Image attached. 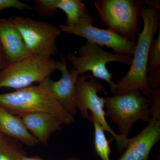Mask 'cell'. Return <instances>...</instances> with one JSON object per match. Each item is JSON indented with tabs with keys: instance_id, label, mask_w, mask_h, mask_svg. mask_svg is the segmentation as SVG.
<instances>
[{
	"instance_id": "6da1fadb",
	"label": "cell",
	"mask_w": 160,
	"mask_h": 160,
	"mask_svg": "<svg viewBox=\"0 0 160 160\" xmlns=\"http://www.w3.org/2000/svg\"><path fill=\"white\" fill-rule=\"evenodd\" d=\"M160 12L151 8L141 11L142 30L136 44L130 68L126 75L110 86L114 95L123 94L133 89L140 90L144 96L150 97L152 91L147 79V65L149 49L159 26Z\"/></svg>"
},
{
	"instance_id": "5b68a950",
	"label": "cell",
	"mask_w": 160,
	"mask_h": 160,
	"mask_svg": "<svg viewBox=\"0 0 160 160\" xmlns=\"http://www.w3.org/2000/svg\"><path fill=\"white\" fill-rule=\"evenodd\" d=\"M98 92H106L103 85L98 79L91 75L79 76L76 83L75 105L82 117L89 119V111L97 120L105 131L109 132L115 140L118 149L120 153L126 149L128 138L117 134L110 128L106 121V113L104 110L105 98L98 96Z\"/></svg>"
},
{
	"instance_id": "ac0fdd59",
	"label": "cell",
	"mask_w": 160,
	"mask_h": 160,
	"mask_svg": "<svg viewBox=\"0 0 160 160\" xmlns=\"http://www.w3.org/2000/svg\"><path fill=\"white\" fill-rule=\"evenodd\" d=\"M160 72V31L157 38L153 39L149 49L147 73Z\"/></svg>"
},
{
	"instance_id": "3957f363",
	"label": "cell",
	"mask_w": 160,
	"mask_h": 160,
	"mask_svg": "<svg viewBox=\"0 0 160 160\" xmlns=\"http://www.w3.org/2000/svg\"><path fill=\"white\" fill-rule=\"evenodd\" d=\"M105 98L106 114L116 124L120 135L127 138L136 122L142 120L149 122L151 118L149 102L138 89Z\"/></svg>"
},
{
	"instance_id": "e0dca14e",
	"label": "cell",
	"mask_w": 160,
	"mask_h": 160,
	"mask_svg": "<svg viewBox=\"0 0 160 160\" xmlns=\"http://www.w3.org/2000/svg\"><path fill=\"white\" fill-rule=\"evenodd\" d=\"M24 153L18 141L2 134L0 138V160H18L19 156Z\"/></svg>"
},
{
	"instance_id": "8fae6325",
	"label": "cell",
	"mask_w": 160,
	"mask_h": 160,
	"mask_svg": "<svg viewBox=\"0 0 160 160\" xmlns=\"http://www.w3.org/2000/svg\"><path fill=\"white\" fill-rule=\"evenodd\" d=\"M160 139V115L151 116L138 135L128 139L126 150L118 160H149L150 152Z\"/></svg>"
},
{
	"instance_id": "52a82bcc",
	"label": "cell",
	"mask_w": 160,
	"mask_h": 160,
	"mask_svg": "<svg viewBox=\"0 0 160 160\" xmlns=\"http://www.w3.org/2000/svg\"><path fill=\"white\" fill-rule=\"evenodd\" d=\"M67 58L72 64L71 69L79 76L90 71L92 77L105 81L110 87L114 82L107 64L117 62L130 66L132 58L131 56L108 52L101 46L87 42L80 48L78 56L69 52Z\"/></svg>"
},
{
	"instance_id": "5bb4252c",
	"label": "cell",
	"mask_w": 160,
	"mask_h": 160,
	"mask_svg": "<svg viewBox=\"0 0 160 160\" xmlns=\"http://www.w3.org/2000/svg\"><path fill=\"white\" fill-rule=\"evenodd\" d=\"M20 117L29 132L44 145H47L51 135L60 131L63 125L58 118L46 112L28 113Z\"/></svg>"
},
{
	"instance_id": "44dd1931",
	"label": "cell",
	"mask_w": 160,
	"mask_h": 160,
	"mask_svg": "<svg viewBox=\"0 0 160 160\" xmlns=\"http://www.w3.org/2000/svg\"><path fill=\"white\" fill-rule=\"evenodd\" d=\"M8 63L2 48L0 44V71L5 67Z\"/></svg>"
},
{
	"instance_id": "ffe728a7",
	"label": "cell",
	"mask_w": 160,
	"mask_h": 160,
	"mask_svg": "<svg viewBox=\"0 0 160 160\" xmlns=\"http://www.w3.org/2000/svg\"><path fill=\"white\" fill-rule=\"evenodd\" d=\"M142 3H146L149 8L154 9L156 11L160 12V1H142Z\"/></svg>"
},
{
	"instance_id": "7c38bea8",
	"label": "cell",
	"mask_w": 160,
	"mask_h": 160,
	"mask_svg": "<svg viewBox=\"0 0 160 160\" xmlns=\"http://www.w3.org/2000/svg\"><path fill=\"white\" fill-rule=\"evenodd\" d=\"M0 44L8 63L17 62L32 56L27 49L12 18L0 19Z\"/></svg>"
},
{
	"instance_id": "4fadbf2b",
	"label": "cell",
	"mask_w": 160,
	"mask_h": 160,
	"mask_svg": "<svg viewBox=\"0 0 160 160\" xmlns=\"http://www.w3.org/2000/svg\"><path fill=\"white\" fill-rule=\"evenodd\" d=\"M33 2L35 9L43 15H51L58 9L64 12L67 18V26H73L92 17L81 0H35Z\"/></svg>"
},
{
	"instance_id": "7a4b0ae2",
	"label": "cell",
	"mask_w": 160,
	"mask_h": 160,
	"mask_svg": "<svg viewBox=\"0 0 160 160\" xmlns=\"http://www.w3.org/2000/svg\"><path fill=\"white\" fill-rule=\"evenodd\" d=\"M0 105L12 114L21 117L35 112L53 115L63 125L75 122L69 114L46 90L39 86H30L12 92L0 94Z\"/></svg>"
},
{
	"instance_id": "30bf717a",
	"label": "cell",
	"mask_w": 160,
	"mask_h": 160,
	"mask_svg": "<svg viewBox=\"0 0 160 160\" xmlns=\"http://www.w3.org/2000/svg\"><path fill=\"white\" fill-rule=\"evenodd\" d=\"M66 59L62 56L58 70L61 72L59 80L55 81L50 77L46 78L38 86L46 90L59 103L69 114L74 117L77 113L75 105L76 83L80 76L72 69L67 68Z\"/></svg>"
},
{
	"instance_id": "9a60e30c",
	"label": "cell",
	"mask_w": 160,
	"mask_h": 160,
	"mask_svg": "<svg viewBox=\"0 0 160 160\" xmlns=\"http://www.w3.org/2000/svg\"><path fill=\"white\" fill-rule=\"evenodd\" d=\"M0 132L29 147L39 143L28 131L21 117L9 112L1 105Z\"/></svg>"
},
{
	"instance_id": "ba28073f",
	"label": "cell",
	"mask_w": 160,
	"mask_h": 160,
	"mask_svg": "<svg viewBox=\"0 0 160 160\" xmlns=\"http://www.w3.org/2000/svg\"><path fill=\"white\" fill-rule=\"evenodd\" d=\"M12 20L32 55L51 58L57 53V41L62 33L58 27L23 17H15Z\"/></svg>"
},
{
	"instance_id": "8992f818",
	"label": "cell",
	"mask_w": 160,
	"mask_h": 160,
	"mask_svg": "<svg viewBox=\"0 0 160 160\" xmlns=\"http://www.w3.org/2000/svg\"><path fill=\"white\" fill-rule=\"evenodd\" d=\"M59 61L39 56L8 63L0 71V89L18 90L40 83L58 70Z\"/></svg>"
},
{
	"instance_id": "2e32d148",
	"label": "cell",
	"mask_w": 160,
	"mask_h": 160,
	"mask_svg": "<svg viewBox=\"0 0 160 160\" xmlns=\"http://www.w3.org/2000/svg\"><path fill=\"white\" fill-rule=\"evenodd\" d=\"M89 119L94 126V149L102 160H110L111 149L109 142L105 134V130L92 114H89Z\"/></svg>"
},
{
	"instance_id": "277c9868",
	"label": "cell",
	"mask_w": 160,
	"mask_h": 160,
	"mask_svg": "<svg viewBox=\"0 0 160 160\" xmlns=\"http://www.w3.org/2000/svg\"><path fill=\"white\" fill-rule=\"evenodd\" d=\"M101 20L122 37L134 42L139 34L138 19L142 1L137 0H97L94 3Z\"/></svg>"
},
{
	"instance_id": "603a6c76",
	"label": "cell",
	"mask_w": 160,
	"mask_h": 160,
	"mask_svg": "<svg viewBox=\"0 0 160 160\" xmlns=\"http://www.w3.org/2000/svg\"><path fill=\"white\" fill-rule=\"evenodd\" d=\"M65 160H81L80 159L78 158H70L67 159Z\"/></svg>"
},
{
	"instance_id": "cb8c5ba5",
	"label": "cell",
	"mask_w": 160,
	"mask_h": 160,
	"mask_svg": "<svg viewBox=\"0 0 160 160\" xmlns=\"http://www.w3.org/2000/svg\"><path fill=\"white\" fill-rule=\"evenodd\" d=\"M2 133H1V132H0V138H1V136H2Z\"/></svg>"
},
{
	"instance_id": "d6986e66",
	"label": "cell",
	"mask_w": 160,
	"mask_h": 160,
	"mask_svg": "<svg viewBox=\"0 0 160 160\" xmlns=\"http://www.w3.org/2000/svg\"><path fill=\"white\" fill-rule=\"evenodd\" d=\"M9 8L19 10L31 9V7L29 5L19 0H0V12Z\"/></svg>"
},
{
	"instance_id": "9c48e42d",
	"label": "cell",
	"mask_w": 160,
	"mask_h": 160,
	"mask_svg": "<svg viewBox=\"0 0 160 160\" xmlns=\"http://www.w3.org/2000/svg\"><path fill=\"white\" fill-rule=\"evenodd\" d=\"M93 17L81 21L73 26L61 25L58 26L62 32L84 38L87 42L106 46L113 50L114 53L132 56L136 43L120 36L110 29L97 28L92 25Z\"/></svg>"
},
{
	"instance_id": "7402d4cb",
	"label": "cell",
	"mask_w": 160,
	"mask_h": 160,
	"mask_svg": "<svg viewBox=\"0 0 160 160\" xmlns=\"http://www.w3.org/2000/svg\"><path fill=\"white\" fill-rule=\"evenodd\" d=\"M18 160H46L43 159L41 158L35 157H28L26 155V153H22L19 156Z\"/></svg>"
}]
</instances>
